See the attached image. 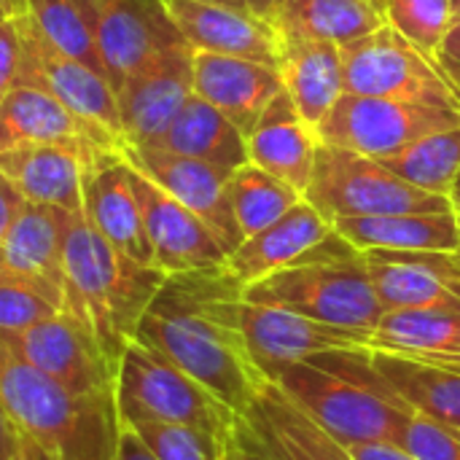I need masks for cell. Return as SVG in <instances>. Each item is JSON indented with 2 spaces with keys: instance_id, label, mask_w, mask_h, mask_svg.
I'll use <instances>...</instances> for the list:
<instances>
[{
  "instance_id": "cell-42",
  "label": "cell",
  "mask_w": 460,
  "mask_h": 460,
  "mask_svg": "<svg viewBox=\"0 0 460 460\" xmlns=\"http://www.w3.org/2000/svg\"><path fill=\"white\" fill-rule=\"evenodd\" d=\"M24 197H22V191L13 186V181L0 170V243L5 240V234H8V229H11V224L16 221V216H19V210L24 208Z\"/></svg>"
},
{
  "instance_id": "cell-45",
  "label": "cell",
  "mask_w": 460,
  "mask_h": 460,
  "mask_svg": "<svg viewBox=\"0 0 460 460\" xmlns=\"http://www.w3.org/2000/svg\"><path fill=\"white\" fill-rule=\"evenodd\" d=\"M113 460H156L148 450L146 445L129 431L121 426V437H119V450H116V458Z\"/></svg>"
},
{
  "instance_id": "cell-34",
  "label": "cell",
  "mask_w": 460,
  "mask_h": 460,
  "mask_svg": "<svg viewBox=\"0 0 460 460\" xmlns=\"http://www.w3.org/2000/svg\"><path fill=\"white\" fill-rule=\"evenodd\" d=\"M380 164L423 191L450 197L460 175V127L431 132L394 156L380 159Z\"/></svg>"
},
{
  "instance_id": "cell-19",
  "label": "cell",
  "mask_w": 460,
  "mask_h": 460,
  "mask_svg": "<svg viewBox=\"0 0 460 460\" xmlns=\"http://www.w3.org/2000/svg\"><path fill=\"white\" fill-rule=\"evenodd\" d=\"M84 218L124 256L154 267L143 213L129 183V162L121 151H102L84 178Z\"/></svg>"
},
{
  "instance_id": "cell-52",
  "label": "cell",
  "mask_w": 460,
  "mask_h": 460,
  "mask_svg": "<svg viewBox=\"0 0 460 460\" xmlns=\"http://www.w3.org/2000/svg\"><path fill=\"white\" fill-rule=\"evenodd\" d=\"M216 3H226V5H234V8H245V0H216Z\"/></svg>"
},
{
  "instance_id": "cell-2",
  "label": "cell",
  "mask_w": 460,
  "mask_h": 460,
  "mask_svg": "<svg viewBox=\"0 0 460 460\" xmlns=\"http://www.w3.org/2000/svg\"><path fill=\"white\" fill-rule=\"evenodd\" d=\"M372 348H345L294 364L278 388L345 447L399 445L415 410L375 369Z\"/></svg>"
},
{
  "instance_id": "cell-14",
  "label": "cell",
  "mask_w": 460,
  "mask_h": 460,
  "mask_svg": "<svg viewBox=\"0 0 460 460\" xmlns=\"http://www.w3.org/2000/svg\"><path fill=\"white\" fill-rule=\"evenodd\" d=\"M129 183L143 213L156 270H162L164 275H175L226 264L229 251L199 216H194L186 205H181L132 164Z\"/></svg>"
},
{
  "instance_id": "cell-25",
  "label": "cell",
  "mask_w": 460,
  "mask_h": 460,
  "mask_svg": "<svg viewBox=\"0 0 460 460\" xmlns=\"http://www.w3.org/2000/svg\"><path fill=\"white\" fill-rule=\"evenodd\" d=\"M243 418L278 460H356L272 383Z\"/></svg>"
},
{
  "instance_id": "cell-46",
  "label": "cell",
  "mask_w": 460,
  "mask_h": 460,
  "mask_svg": "<svg viewBox=\"0 0 460 460\" xmlns=\"http://www.w3.org/2000/svg\"><path fill=\"white\" fill-rule=\"evenodd\" d=\"M280 5H283V0H245V8H248L251 13H256L259 19H264L267 24H272V27H275V22H278Z\"/></svg>"
},
{
  "instance_id": "cell-38",
  "label": "cell",
  "mask_w": 460,
  "mask_h": 460,
  "mask_svg": "<svg viewBox=\"0 0 460 460\" xmlns=\"http://www.w3.org/2000/svg\"><path fill=\"white\" fill-rule=\"evenodd\" d=\"M57 313H62V307L43 286L0 270V332H19Z\"/></svg>"
},
{
  "instance_id": "cell-39",
  "label": "cell",
  "mask_w": 460,
  "mask_h": 460,
  "mask_svg": "<svg viewBox=\"0 0 460 460\" xmlns=\"http://www.w3.org/2000/svg\"><path fill=\"white\" fill-rule=\"evenodd\" d=\"M399 447H404L418 460H460V439L453 429L415 412L407 423Z\"/></svg>"
},
{
  "instance_id": "cell-20",
  "label": "cell",
  "mask_w": 460,
  "mask_h": 460,
  "mask_svg": "<svg viewBox=\"0 0 460 460\" xmlns=\"http://www.w3.org/2000/svg\"><path fill=\"white\" fill-rule=\"evenodd\" d=\"M283 89V75L272 65L194 51V94L218 108L245 137Z\"/></svg>"
},
{
  "instance_id": "cell-5",
  "label": "cell",
  "mask_w": 460,
  "mask_h": 460,
  "mask_svg": "<svg viewBox=\"0 0 460 460\" xmlns=\"http://www.w3.org/2000/svg\"><path fill=\"white\" fill-rule=\"evenodd\" d=\"M243 296L253 305L291 310L329 326L369 334L385 315L361 251L337 232L296 264L245 286Z\"/></svg>"
},
{
  "instance_id": "cell-26",
  "label": "cell",
  "mask_w": 460,
  "mask_h": 460,
  "mask_svg": "<svg viewBox=\"0 0 460 460\" xmlns=\"http://www.w3.org/2000/svg\"><path fill=\"white\" fill-rule=\"evenodd\" d=\"M280 75L302 121L315 132L345 94L342 49L326 40H280Z\"/></svg>"
},
{
  "instance_id": "cell-33",
  "label": "cell",
  "mask_w": 460,
  "mask_h": 460,
  "mask_svg": "<svg viewBox=\"0 0 460 460\" xmlns=\"http://www.w3.org/2000/svg\"><path fill=\"white\" fill-rule=\"evenodd\" d=\"M40 35L62 54L84 62L105 78L97 51V3L94 0H27L24 11ZM108 81V78H105Z\"/></svg>"
},
{
  "instance_id": "cell-1",
  "label": "cell",
  "mask_w": 460,
  "mask_h": 460,
  "mask_svg": "<svg viewBox=\"0 0 460 460\" xmlns=\"http://www.w3.org/2000/svg\"><path fill=\"white\" fill-rule=\"evenodd\" d=\"M243 294L245 286L226 264L167 275L132 337L202 383L237 415H245L270 385L253 367L243 337Z\"/></svg>"
},
{
  "instance_id": "cell-10",
  "label": "cell",
  "mask_w": 460,
  "mask_h": 460,
  "mask_svg": "<svg viewBox=\"0 0 460 460\" xmlns=\"http://www.w3.org/2000/svg\"><path fill=\"white\" fill-rule=\"evenodd\" d=\"M456 127H460V111L407 100L342 94L315 135L326 146L348 148L380 162L431 132Z\"/></svg>"
},
{
  "instance_id": "cell-27",
  "label": "cell",
  "mask_w": 460,
  "mask_h": 460,
  "mask_svg": "<svg viewBox=\"0 0 460 460\" xmlns=\"http://www.w3.org/2000/svg\"><path fill=\"white\" fill-rule=\"evenodd\" d=\"M369 348L399 358L460 367V310H391L372 332Z\"/></svg>"
},
{
  "instance_id": "cell-21",
  "label": "cell",
  "mask_w": 460,
  "mask_h": 460,
  "mask_svg": "<svg viewBox=\"0 0 460 460\" xmlns=\"http://www.w3.org/2000/svg\"><path fill=\"white\" fill-rule=\"evenodd\" d=\"M97 154H102V148L35 143L0 154V170L13 181L27 202L81 213L84 178Z\"/></svg>"
},
{
  "instance_id": "cell-16",
  "label": "cell",
  "mask_w": 460,
  "mask_h": 460,
  "mask_svg": "<svg viewBox=\"0 0 460 460\" xmlns=\"http://www.w3.org/2000/svg\"><path fill=\"white\" fill-rule=\"evenodd\" d=\"M121 154L137 172L151 178L159 189H164L194 216H199L229 253L245 240L229 199L232 172L159 148H124Z\"/></svg>"
},
{
  "instance_id": "cell-28",
  "label": "cell",
  "mask_w": 460,
  "mask_h": 460,
  "mask_svg": "<svg viewBox=\"0 0 460 460\" xmlns=\"http://www.w3.org/2000/svg\"><path fill=\"white\" fill-rule=\"evenodd\" d=\"M334 232L356 251H445L458 253V213H394L334 221Z\"/></svg>"
},
{
  "instance_id": "cell-55",
  "label": "cell",
  "mask_w": 460,
  "mask_h": 460,
  "mask_svg": "<svg viewBox=\"0 0 460 460\" xmlns=\"http://www.w3.org/2000/svg\"><path fill=\"white\" fill-rule=\"evenodd\" d=\"M458 232H460V213H458ZM458 259H460V245H458Z\"/></svg>"
},
{
  "instance_id": "cell-37",
  "label": "cell",
  "mask_w": 460,
  "mask_h": 460,
  "mask_svg": "<svg viewBox=\"0 0 460 460\" xmlns=\"http://www.w3.org/2000/svg\"><path fill=\"white\" fill-rule=\"evenodd\" d=\"M156 460H226V445L218 437L178 423H124Z\"/></svg>"
},
{
  "instance_id": "cell-54",
  "label": "cell",
  "mask_w": 460,
  "mask_h": 460,
  "mask_svg": "<svg viewBox=\"0 0 460 460\" xmlns=\"http://www.w3.org/2000/svg\"><path fill=\"white\" fill-rule=\"evenodd\" d=\"M453 13H456V22L460 19V0H453Z\"/></svg>"
},
{
  "instance_id": "cell-47",
  "label": "cell",
  "mask_w": 460,
  "mask_h": 460,
  "mask_svg": "<svg viewBox=\"0 0 460 460\" xmlns=\"http://www.w3.org/2000/svg\"><path fill=\"white\" fill-rule=\"evenodd\" d=\"M439 57L453 59V62H458L460 65V19L450 27V32H447V38H445V43H442Z\"/></svg>"
},
{
  "instance_id": "cell-22",
  "label": "cell",
  "mask_w": 460,
  "mask_h": 460,
  "mask_svg": "<svg viewBox=\"0 0 460 460\" xmlns=\"http://www.w3.org/2000/svg\"><path fill=\"white\" fill-rule=\"evenodd\" d=\"M70 210L24 202L5 240L0 243V270L43 286L65 310V229Z\"/></svg>"
},
{
  "instance_id": "cell-12",
  "label": "cell",
  "mask_w": 460,
  "mask_h": 460,
  "mask_svg": "<svg viewBox=\"0 0 460 460\" xmlns=\"http://www.w3.org/2000/svg\"><path fill=\"white\" fill-rule=\"evenodd\" d=\"M240 326L259 375L278 385V380L310 356L345 348H369V332H353L305 318L291 310L245 302L240 305Z\"/></svg>"
},
{
  "instance_id": "cell-8",
  "label": "cell",
  "mask_w": 460,
  "mask_h": 460,
  "mask_svg": "<svg viewBox=\"0 0 460 460\" xmlns=\"http://www.w3.org/2000/svg\"><path fill=\"white\" fill-rule=\"evenodd\" d=\"M345 94L385 97L460 111V94L439 59L426 57L388 22L375 32L340 46Z\"/></svg>"
},
{
  "instance_id": "cell-53",
  "label": "cell",
  "mask_w": 460,
  "mask_h": 460,
  "mask_svg": "<svg viewBox=\"0 0 460 460\" xmlns=\"http://www.w3.org/2000/svg\"><path fill=\"white\" fill-rule=\"evenodd\" d=\"M8 16H11V13H8V8H5V3L0 0V22H3V19H8Z\"/></svg>"
},
{
  "instance_id": "cell-30",
  "label": "cell",
  "mask_w": 460,
  "mask_h": 460,
  "mask_svg": "<svg viewBox=\"0 0 460 460\" xmlns=\"http://www.w3.org/2000/svg\"><path fill=\"white\" fill-rule=\"evenodd\" d=\"M35 143L100 148L86 127L51 94L35 86H13L0 102V154Z\"/></svg>"
},
{
  "instance_id": "cell-51",
  "label": "cell",
  "mask_w": 460,
  "mask_h": 460,
  "mask_svg": "<svg viewBox=\"0 0 460 460\" xmlns=\"http://www.w3.org/2000/svg\"><path fill=\"white\" fill-rule=\"evenodd\" d=\"M450 202H453V208H456V213H460V175H458V181H456V186H453V194H450Z\"/></svg>"
},
{
  "instance_id": "cell-29",
  "label": "cell",
  "mask_w": 460,
  "mask_h": 460,
  "mask_svg": "<svg viewBox=\"0 0 460 460\" xmlns=\"http://www.w3.org/2000/svg\"><path fill=\"white\" fill-rule=\"evenodd\" d=\"M146 148L199 159L226 172H234L248 162L245 135L199 94H191L167 132Z\"/></svg>"
},
{
  "instance_id": "cell-23",
  "label": "cell",
  "mask_w": 460,
  "mask_h": 460,
  "mask_svg": "<svg viewBox=\"0 0 460 460\" xmlns=\"http://www.w3.org/2000/svg\"><path fill=\"white\" fill-rule=\"evenodd\" d=\"M329 234H334V224H329L307 199H302L275 224L245 237L226 256V270L243 286H251L272 272L296 264Z\"/></svg>"
},
{
  "instance_id": "cell-58",
  "label": "cell",
  "mask_w": 460,
  "mask_h": 460,
  "mask_svg": "<svg viewBox=\"0 0 460 460\" xmlns=\"http://www.w3.org/2000/svg\"><path fill=\"white\" fill-rule=\"evenodd\" d=\"M456 89H458V94H460V86H456Z\"/></svg>"
},
{
  "instance_id": "cell-48",
  "label": "cell",
  "mask_w": 460,
  "mask_h": 460,
  "mask_svg": "<svg viewBox=\"0 0 460 460\" xmlns=\"http://www.w3.org/2000/svg\"><path fill=\"white\" fill-rule=\"evenodd\" d=\"M16 460H54V458H49L35 442H30L27 437H22L19 434V456H16Z\"/></svg>"
},
{
  "instance_id": "cell-32",
  "label": "cell",
  "mask_w": 460,
  "mask_h": 460,
  "mask_svg": "<svg viewBox=\"0 0 460 460\" xmlns=\"http://www.w3.org/2000/svg\"><path fill=\"white\" fill-rule=\"evenodd\" d=\"M375 369L420 415L460 429V367L426 364L372 350Z\"/></svg>"
},
{
  "instance_id": "cell-15",
  "label": "cell",
  "mask_w": 460,
  "mask_h": 460,
  "mask_svg": "<svg viewBox=\"0 0 460 460\" xmlns=\"http://www.w3.org/2000/svg\"><path fill=\"white\" fill-rule=\"evenodd\" d=\"M97 51L113 92L156 54L183 46L164 0H94Z\"/></svg>"
},
{
  "instance_id": "cell-35",
  "label": "cell",
  "mask_w": 460,
  "mask_h": 460,
  "mask_svg": "<svg viewBox=\"0 0 460 460\" xmlns=\"http://www.w3.org/2000/svg\"><path fill=\"white\" fill-rule=\"evenodd\" d=\"M229 199L243 237H251L275 224L305 197L261 167L245 162L229 175Z\"/></svg>"
},
{
  "instance_id": "cell-36",
  "label": "cell",
  "mask_w": 460,
  "mask_h": 460,
  "mask_svg": "<svg viewBox=\"0 0 460 460\" xmlns=\"http://www.w3.org/2000/svg\"><path fill=\"white\" fill-rule=\"evenodd\" d=\"M385 19L431 59H439L442 43L456 24L453 0H385Z\"/></svg>"
},
{
  "instance_id": "cell-57",
  "label": "cell",
  "mask_w": 460,
  "mask_h": 460,
  "mask_svg": "<svg viewBox=\"0 0 460 460\" xmlns=\"http://www.w3.org/2000/svg\"><path fill=\"white\" fill-rule=\"evenodd\" d=\"M372 3H385V0H372Z\"/></svg>"
},
{
  "instance_id": "cell-50",
  "label": "cell",
  "mask_w": 460,
  "mask_h": 460,
  "mask_svg": "<svg viewBox=\"0 0 460 460\" xmlns=\"http://www.w3.org/2000/svg\"><path fill=\"white\" fill-rule=\"evenodd\" d=\"M5 3V8H8V13L11 16H16V13H24L27 11V0H3Z\"/></svg>"
},
{
  "instance_id": "cell-3",
  "label": "cell",
  "mask_w": 460,
  "mask_h": 460,
  "mask_svg": "<svg viewBox=\"0 0 460 460\" xmlns=\"http://www.w3.org/2000/svg\"><path fill=\"white\" fill-rule=\"evenodd\" d=\"M164 278L162 270L116 251L84 213H70L65 229V313L97 337L116 367Z\"/></svg>"
},
{
  "instance_id": "cell-56",
  "label": "cell",
  "mask_w": 460,
  "mask_h": 460,
  "mask_svg": "<svg viewBox=\"0 0 460 460\" xmlns=\"http://www.w3.org/2000/svg\"><path fill=\"white\" fill-rule=\"evenodd\" d=\"M453 434H456V437H458V439H460V429H453Z\"/></svg>"
},
{
  "instance_id": "cell-49",
  "label": "cell",
  "mask_w": 460,
  "mask_h": 460,
  "mask_svg": "<svg viewBox=\"0 0 460 460\" xmlns=\"http://www.w3.org/2000/svg\"><path fill=\"white\" fill-rule=\"evenodd\" d=\"M439 65H442V70L447 73V78L453 81V86H460V65H458V62H453V59H445V57H439Z\"/></svg>"
},
{
  "instance_id": "cell-7",
  "label": "cell",
  "mask_w": 460,
  "mask_h": 460,
  "mask_svg": "<svg viewBox=\"0 0 460 460\" xmlns=\"http://www.w3.org/2000/svg\"><path fill=\"white\" fill-rule=\"evenodd\" d=\"M305 199L329 221L394 213H447L450 197L423 191L396 178L377 159L318 140L313 178Z\"/></svg>"
},
{
  "instance_id": "cell-43",
  "label": "cell",
  "mask_w": 460,
  "mask_h": 460,
  "mask_svg": "<svg viewBox=\"0 0 460 460\" xmlns=\"http://www.w3.org/2000/svg\"><path fill=\"white\" fill-rule=\"evenodd\" d=\"M350 456L356 460H418L404 447L391 442H367V445H350Z\"/></svg>"
},
{
  "instance_id": "cell-44",
  "label": "cell",
  "mask_w": 460,
  "mask_h": 460,
  "mask_svg": "<svg viewBox=\"0 0 460 460\" xmlns=\"http://www.w3.org/2000/svg\"><path fill=\"white\" fill-rule=\"evenodd\" d=\"M19 456V431L11 423L5 407L0 404V460H16Z\"/></svg>"
},
{
  "instance_id": "cell-40",
  "label": "cell",
  "mask_w": 460,
  "mask_h": 460,
  "mask_svg": "<svg viewBox=\"0 0 460 460\" xmlns=\"http://www.w3.org/2000/svg\"><path fill=\"white\" fill-rule=\"evenodd\" d=\"M22 67V32L19 19L8 16L0 22V102L16 86Z\"/></svg>"
},
{
  "instance_id": "cell-6",
  "label": "cell",
  "mask_w": 460,
  "mask_h": 460,
  "mask_svg": "<svg viewBox=\"0 0 460 460\" xmlns=\"http://www.w3.org/2000/svg\"><path fill=\"white\" fill-rule=\"evenodd\" d=\"M113 396L121 426L137 420L178 423L229 442L240 420V415L216 399L202 383L137 340H129L119 358Z\"/></svg>"
},
{
  "instance_id": "cell-4",
  "label": "cell",
  "mask_w": 460,
  "mask_h": 460,
  "mask_svg": "<svg viewBox=\"0 0 460 460\" xmlns=\"http://www.w3.org/2000/svg\"><path fill=\"white\" fill-rule=\"evenodd\" d=\"M0 404L22 437L54 460H113L116 396H78L0 345Z\"/></svg>"
},
{
  "instance_id": "cell-24",
  "label": "cell",
  "mask_w": 460,
  "mask_h": 460,
  "mask_svg": "<svg viewBox=\"0 0 460 460\" xmlns=\"http://www.w3.org/2000/svg\"><path fill=\"white\" fill-rule=\"evenodd\" d=\"M245 146L251 164L261 167L305 197L313 178L318 137L302 121L286 89L267 105V111L245 137Z\"/></svg>"
},
{
  "instance_id": "cell-11",
  "label": "cell",
  "mask_w": 460,
  "mask_h": 460,
  "mask_svg": "<svg viewBox=\"0 0 460 460\" xmlns=\"http://www.w3.org/2000/svg\"><path fill=\"white\" fill-rule=\"evenodd\" d=\"M0 345L78 396H113L116 364L97 337L70 313H57L19 332H0Z\"/></svg>"
},
{
  "instance_id": "cell-9",
  "label": "cell",
  "mask_w": 460,
  "mask_h": 460,
  "mask_svg": "<svg viewBox=\"0 0 460 460\" xmlns=\"http://www.w3.org/2000/svg\"><path fill=\"white\" fill-rule=\"evenodd\" d=\"M22 32V67L16 86H35L62 102L105 151H124L119 100L113 86L84 62L54 49L27 13H16Z\"/></svg>"
},
{
  "instance_id": "cell-18",
  "label": "cell",
  "mask_w": 460,
  "mask_h": 460,
  "mask_svg": "<svg viewBox=\"0 0 460 460\" xmlns=\"http://www.w3.org/2000/svg\"><path fill=\"white\" fill-rule=\"evenodd\" d=\"M175 27L194 51L243 57L280 70V35L272 24L216 0H164Z\"/></svg>"
},
{
  "instance_id": "cell-41",
  "label": "cell",
  "mask_w": 460,
  "mask_h": 460,
  "mask_svg": "<svg viewBox=\"0 0 460 460\" xmlns=\"http://www.w3.org/2000/svg\"><path fill=\"white\" fill-rule=\"evenodd\" d=\"M226 460H278L270 447L259 439V434L248 426V420L240 415L232 439L226 445Z\"/></svg>"
},
{
  "instance_id": "cell-31",
  "label": "cell",
  "mask_w": 460,
  "mask_h": 460,
  "mask_svg": "<svg viewBox=\"0 0 460 460\" xmlns=\"http://www.w3.org/2000/svg\"><path fill=\"white\" fill-rule=\"evenodd\" d=\"M385 3L372 0H283L275 30L280 40H326L348 46L383 27Z\"/></svg>"
},
{
  "instance_id": "cell-17",
  "label": "cell",
  "mask_w": 460,
  "mask_h": 460,
  "mask_svg": "<svg viewBox=\"0 0 460 460\" xmlns=\"http://www.w3.org/2000/svg\"><path fill=\"white\" fill-rule=\"evenodd\" d=\"M364 264L385 313L460 310V259L445 251H364Z\"/></svg>"
},
{
  "instance_id": "cell-13",
  "label": "cell",
  "mask_w": 460,
  "mask_h": 460,
  "mask_svg": "<svg viewBox=\"0 0 460 460\" xmlns=\"http://www.w3.org/2000/svg\"><path fill=\"white\" fill-rule=\"evenodd\" d=\"M194 94V49H167L135 70L116 92L124 148H146L159 140Z\"/></svg>"
}]
</instances>
